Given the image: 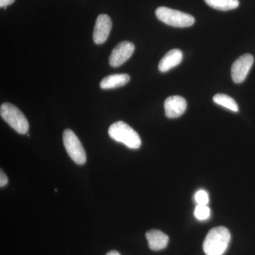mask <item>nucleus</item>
<instances>
[{
	"instance_id": "nucleus-7",
	"label": "nucleus",
	"mask_w": 255,
	"mask_h": 255,
	"mask_svg": "<svg viewBox=\"0 0 255 255\" xmlns=\"http://www.w3.org/2000/svg\"><path fill=\"white\" fill-rule=\"evenodd\" d=\"M135 50L133 43L129 41L119 43L112 50L110 57V64L114 68L121 66L131 57Z\"/></svg>"
},
{
	"instance_id": "nucleus-1",
	"label": "nucleus",
	"mask_w": 255,
	"mask_h": 255,
	"mask_svg": "<svg viewBox=\"0 0 255 255\" xmlns=\"http://www.w3.org/2000/svg\"><path fill=\"white\" fill-rule=\"evenodd\" d=\"M231 241V233L227 228L219 226L213 228L204 240L203 248L206 255H223Z\"/></svg>"
},
{
	"instance_id": "nucleus-5",
	"label": "nucleus",
	"mask_w": 255,
	"mask_h": 255,
	"mask_svg": "<svg viewBox=\"0 0 255 255\" xmlns=\"http://www.w3.org/2000/svg\"><path fill=\"white\" fill-rule=\"evenodd\" d=\"M63 139L65 150L70 158L80 165L85 164L87 161L86 152L75 132L70 129H66L64 130Z\"/></svg>"
},
{
	"instance_id": "nucleus-13",
	"label": "nucleus",
	"mask_w": 255,
	"mask_h": 255,
	"mask_svg": "<svg viewBox=\"0 0 255 255\" xmlns=\"http://www.w3.org/2000/svg\"><path fill=\"white\" fill-rule=\"evenodd\" d=\"M206 4L215 9L229 11L236 9L239 6L238 0H204Z\"/></svg>"
},
{
	"instance_id": "nucleus-19",
	"label": "nucleus",
	"mask_w": 255,
	"mask_h": 255,
	"mask_svg": "<svg viewBox=\"0 0 255 255\" xmlns=\"http://www.w3.org/2000/svg\"><path fill=\"white\" fill-rule=\"evenodd\" d=\"M106 255H121L120 253H119V252L116 251H112L109 252L108 253H107Z\"/></svg>"
},
{
	"instance_id": "nucleus-2",
	"label": "nucleus",
	"mask_w": 255,
	"mask_h": 255,
	"mask_svg": "<svg viewBox=\"0 0 255 255\" xmlns=\"http://www.w3.org/2000/svg\"><path fill=\"white\" fill-rule=\"evenodd\" d=\"M109 135L111 138L122 142L128 148L137 149L141 145V140L138 133L123 122H117L111 125Z\"/></svg>"
},
{
	"instance_id": "nucleus-18",
	"label": "nucleus",
	"mask_w": 255,
	"mask_h": 255,
	"mask_svg": "<svg viewBox=\"0 0 255 255\" xmlns=\"http://www.w3.org/2000/svg\"><path fill=\"white\" fill-rule=\"evenodd\" d=\"M15 0H0V6L6 8L9 5L13 4Z\"/></svg>"
},
{
	"instance_id": "nucleus-10",
	"label": "nucleus",
	"mask_w": 255,
	"mask_h": 255,
	"mask_svg": "<svg viewBox=\"0 0 255 255\" xmlns=\"http://www.w3.org/2000/svg\"><path fill=\"white\" fill-rule=\"evenodd\" d=\"M183 59V53L180 50L172 49L167 52L159 62L158 68L161 73H166L177 66Z\"/></svg>"
},
{
	"instance_id": "nucleus-12",
	"label": "nucleus",
	"mask_w": 255,
	"mask_h": 255,
	"mask_svg": "<svg viewBox=\"0 0 255 255\" xmlns=\"http://www.w3.org/2000/svg\"><path fill=\"white\" fill-rule=\"evenodd\" d=\"M130 81V76L128 74H115L106 77L100 82V87L104 90L117 88L124 86Z\"/></svg>"
},
{
	"instance_id": "nucleus-15",
	"label": "nucleus",
	"mask_w": 255,
	"mask_h": 255,
	"mask_svg": "<svg viewBox=\"0 0 255 255\" xmlns=\"http://www.w3.org/2000/svg\"><path fill=\"white\" fill-rule=\"evenodd\" d=\"M210 214H211V211L207 205H198L194 211L195 217L199 221H205L209 219Z\"/></svg>"
},
{
	"instance_id": "nucleus-16",
	"label": "nucleus",
	"mask_w": 255,
	"mask_h": 255,
	"mask_svg": "<svg viewBox=\"0 0 255 255\" xmlns=\"http://www.w3.org/2000/svg\"><path fill=\"white\" fill-rule=\"evenodd\" d=\"M196 202L198 205H207L209 201V194L204 190H199L196 193Z\"/></svg>"
},
{
	"instance_id": "nucleus-8",
	"label": "nucleus",
	"mask_w": 255,
	"mask_h": 255,
	"mask_svg": "<svg viewBox=\"0 0 255 255\" xmlns=\"http://www.w3.org/2000/svg\"><path fill=\"white\" fill-rule=\"evenodd\" d=\"M112 27V20L108 15H99L96 20L93 33V39L96 44H102L107 41L110 36Z\"/></svg>"
},
{
	"instance_id": "nucleus-3",
	"label": "nucleus",
	"mask_w": 255,
	"mask_h": 255,
	"mask_svg": "<svg viewBox=\"0 0 255 255\" xmlns=\"http://www.w3.org/2000/svg\"><path fill=\"white\" fill-rule=\"evenodd\" d=\"M0 115L5 122L20 134L28 133L29 124L24 114L16 106L4 103L0 107Z\"/></svg>"
},
{
	"instance_id": "nucleus-17",
	"label": "nucleus",
	"mask_w": 255,
	"mask_h": 255,
	"mask_svg": "<svg viewBox=\"0 0 255 255\" xmlns=\"http://www.w3.org/2000/svg\"><path fill=\"white\" fill-rule=\"evenodd\" d=\"M8 182H9V179L6 177V174L1 169L0 171V187H4L8 184Z\"/></svg>"
},
{
	"instance_id": "nucleus-14",
	"label": "nucleus",
	"mask_w": 255,
	"mask_h": 255,
	"mask_svg": "<svg viewBox=\"0 0 255 255\" xmlns=\"http://www.w3.org/2000/svg\"><path fill=\"white\" fill-rule=\"evenodd\" d=\"M213 100L217 105L222 106L232 112H238L239 111V107L236 101L233 100L232 97L224 94H217L214 96Z\"/></svg>"
},
{
	"instance_id": "nucleus-11",
	"label": "nucleus",
	"mask_w": 255,
	"mask_h": 255,
	"mask_svg": "<svg viewBox=\"0 0 255 255\" xmlns=\"http://www.w3.org/2000/svg\"><path fill=\"white\" fill-rule=\"evenodd\" d=\"M146 238L149 248L152 251H158L163 250L169 243V237L159 230H151L146 233Z\"/></svg>"
},
{
	"instance_id": "nucleus-4",
	"label": "nucleus",
	"mask_w": 255,
	"mask_h": 255,
	"mask_svg": "<svg viewBox=\"0 0 255 255\" xmlns=\"http://www.w3.org/2000/svg\"><path fill=\"white\" fill-rule=\"evenodd\" d=\"M155 14L159 21L174 27H189L195 23V18L191 15L164 6L157 8Z\"/></svg>"
},
{
	"instance_id": "nucleus-6",
	"label": "nucleus",
	"mask_w": 255,
	"mask_h": 255,
	"mask_svg": "<svg viewBox=\"0 0 255 255\" xmlns=\"http://www.w3.org/2000/svg\"><path fill=\"white\" fill-rule=\"evenodd\" d=\"M254 63V57L251 54L241 55L233 63L231 68V76L233 82L241 84L245 81L252 66Z\"/></svg>"
},
{
	"instance_id": "nucleus-9",
	"label": "nucleus",
	"mask_w": 255,
	"mask_h": 255,
	"mask_svg": "<svg viewBox=\"0 0 255 255\" xmlns=\"http://www.w3.org/2000/svg\"><path fill=\"white\" fill-rule=\"evenodd\" d=\"M166 117L175 119L181 117L187 110V104L185 99L180 96H171L164 104Z\"/></svg>"
}]
</instances>
